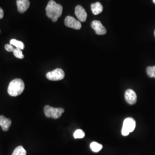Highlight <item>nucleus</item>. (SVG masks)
<instances>
[{
  "instance_id": "obj_1",
  "label": "nucleus",
  "mask_w": 155,
  "mask_h": 155,
  "mask_svg": "<svg viewBox=\"0 0 155 155\" xmlns=\"http://www.w3.org/2000/svg\"><path fill=\"white\" fill-rule=\"evenodd\" d=\"M46 15L52 19L54 22L58 21L59 17L61 16L63 12V6L58 4L54 0H50L45 8Z\"/></svg>"
},
{
  "instance_id": "obj_8",
  "label": "nucleus",
  "mask_w": 155,
  "mask_h": 155,
  "mask_svg": "<svg viewBox=\"0 0 155 155\" xmlns=\"http://www.w3.org/2000/svg\"><path fill=\"white\" fill-rule=\"evenodd\" d=\"M91 27L98 35H103L106 33V29L100 21L94 20L91 22Z\"/></svg>"
},
{
  "instance_id": "obj_22",
  "label": "nucleus",
  "mask_w": 155,
  "mask_h": 155,
  "mask_svg": "<svg viewBox=\"0 0 155 155\" xmlns=\"http://www.w3.org/2000/svg\"></svg>"
},
{
  "instance_id": "obj_18",
  "label": "nucleus",
  "mask_w": 155,
  "mask_h": 155,
  "mask_svg": "<svg viewBox=\"0 0 155 155\" xmlns=\"http://www.w3.org/2000/svg\"><path fill=\"white\" fill-rule=\"evenodd\" d=\"M13 55L16 57L18 59H23L24 58V55L22 54V50L20 48H15L13 51Z\"/></svg>"
},
{
  "instance_id": "obj_5",
  "label": "nucleus",
  "mask_w": 155,
  "mask_h": 155,
  "mask_svg": "<svg viewBox=\"0 0 155 155\" xmlns=\"http://www.w3.org/2000/svg\"><path fill=\"white\" fill-rule=\"evenodd\" d=\"M65 76L64 71L61 68H56L55 70L48 72L46 74V77L50 81H57L62 80Z\"/></svg>"
},
{
  "instance_id": "obj_20",
  "label": "nucleus",
  "mask_w": 155,
  "mask_h": 155,
  "mask_svg": "<svg viewBox=\"0 0 155 155\" xmlns=\"http://www.w3.org/2000/svg\"><path fill=\"white\" fill-rule=\"evenodd\" d=\"M4 15V13L3 9L1 8H0V19H2L3 18Z\"/></svg>"
},
{
  "instance_id": "obj_16",
  "label": "nucleus",
  "mask_w": 155,
  "mask_h": 155,
  "mask_svg": "<svg viewBox=\"0 0 155 155\" xmlns=\"http://www.w3.org/2000/svg\"><path fill=\"white\" fill-rule=\"evenodd\" d=\"M85 136L84 132L81 129H77L74 133V137L75 139H82Z\"/></svg>"
},
{
  "instance_id": "obj_13",
  "label": "nucleus",
  "mask_w": 155,
  "mask_h": 155,
  "mask_svg": "<svg viewBox=\"0 0 155 155\" xmlns=\"http://www.w3.org/2000/svg\"><path fill=\"white\" fill-rule=\"evenodd\" d=\"M10 45L15 46L17 48L22 50L24 49V44L21 41H18L16 39H11L10 41Z\"/></svg>"
},
{
  "instance_id": "obj_19",
  "label": "nucleus",
  "mask_w": 155,
  "mask_h": 155,
  "mask_svg": "<svg viewBox=\"0 0 155 155\" xmlns=\"http://www.w3.org/2000/svg\"><path fill=\"white\" fill-rule=\"evenodd\" d=\"M5 48L8 52H13L15 50L13 46L11 45H5Z\"/></svg>"
},
{
  "instance_id": "obj_2",
  "label": "nucleus",
  "mask_w": 155,
  "mask_h": 155,
  "mask_svg": "<svg viewBox=\"0 0 155 155\" xmlns=\"http://www.w3.org/2000/svg\"><path fill=\"white\" fill-rule=\"evenodd\" d=\"M25 84L21 79H15L9 83L8 93L12 97H16L22 93L24 90Z\"/></svg>"
},
{
  "instance_id": "obj_14",
  "label": "nucleus",
  "mask_w": 155,
  "mask_h": 155,
  "mask_svg": "<svg viewBox=\"0 0 155 155\" xmlns=\"http://www.w3.org/2000/svg\"><path fill=\"white\" fill-rule=\"evenodd\" d=\"M90 147L91 150L94 152H98L102 148V145L97 142H92Z\"/></svg>"
},
{
  "instance_id": "obj_21",
  "label": "nucleus",
  "mask_w": 155,
  "mask_h": 155,
  "mask_svg": "<svg viewBox=\"0 0 155 155\" xmlns=\"http://www.w3.org/2000/svg\"><path fill=\"white\" fill-rule=\"evenodd\" d=\"M153 2L155 4V0H153Z\"/></svg>"
},
{
  "instance_id": "obj_10",
  "label": "nucleus",
  "mask_w": 155,
  "mask_h": 155,
  "mask_svg": "<svg viewBox=\"0 0 155 155\" xmlns=\"http://www.w3.org/2000/svg\"><path fill=\"white\" fill-rule=\"evenodd\" d=\"M17 10L20 13H23L27 11L30 5L29 0H17Z\"/></svg>"
},
{
  "instance_id": "obj_12",
  "label": "nucleus",
  "mask_w": 155,
  "mask_h": 155,
  "mask_svg": "<svg viewBox=\"0 0 155 155\" xmlns=\"http://www.w3.org/2000/svg\"><path fill=\"white\" fill-rule=\"evenodd\" d=\"M91 9L94 15H99L103 11V6L99 2H97L95 3L92 4L91 5Z\"/></svg>"
},
{
  "instance_id": "obj_4",
  "label": "nucleus",
  "mask_w": 155,
  "mask_h": 155,
  "mask_svg": "<svg viewBox=\"0 0 155 155\" xmlns=\"http://www.w3.org/2000/svg\"><path fill=\"white\" fill-rule=\"evenodd\" d=\"M136 127V121L132 118H127L123 122L121 133L122 136H127L132 132Z\"/></svg>"
},
{
  "instance_id": "obj_17",
  "label": "nucleus",
  "mask_w": 155,
  "mask_h": 155,
  "mask_svg": "<svg viewBox=\"0 0 155 155\" xmlns=\"http://www.w3.org/2000/svg\"><path fill=\"white\" fill-rule=\"evenodd\" d=\"M147 75L150 78H155V66L148 67L147 68Z\"/></svg>"
},
{
  "instance_id": "obj_7",
  "label": "nucleus",
  "mask_w": 155,
  "mask_h": 155,
  "mask_svg": "<svg viewBox=\"0 0 155 155\" xmlns=\"http://www.w3.org/2000/svg\"><path fill=\"white\" fill-rule=\"evenodd\" d=\"M75 13L78 19L81 22H84L87 18V13L82 6L78 5L75 7Z\"/></svg>"
},
{
  "instance_id": "obj_15",
  "label": "nucleus",
  "mask_w": 155,
  "mask_h": 155,
  "mask_svg": "<svg viewBox=\"0 0 155 155\" xmlns=\"http://www.w3.org/2000/svg\"><path fill=\"white\" fill-rule=\"evenodd\" d=\"M27 152L22 146H18L14 150L12 155H26Z\"/></svg>"
},
{
  "instance_id": "obj_3",
  "label": "nucleus",
  "mask_w": 155,
  "mask_h": 155,
  "mask_svg": "<svg viewBox=\"0 0 155 155\" xmlns=\"http://www.w3.org/2000/svg\"><path fill=\"white\" fill-rule=\"evenodd\" d=\"M44 112L45 116L47 118L58 119L61 117V114L64 112V110L63 108H55L49 105H46L45 106Z\"/></svg>"
},
{
  "instance_id": "obj_6",
  "label": "nucleus",
  "mask_w": 155,
  "mask_h": 155,
  "mask_svg": "<svg viewBox=\"0 0 155 155\" xmlns=\"http://www.w3.org/2000/svg\"><path fill=\"white\" fill-rule=\"evenodd\" d=\"M64 24L67 27L73 28L75 29H80L82 27L81 23L77 21L73 17L67 16L64 20Z\"/></svg>"
},
{
  "instance_id": "obj_11",
  "label": "nucleus",
  "mask_w": 155,
  "mask_h": 155,
  "mask_svg": "<svg viewBox=\"0 0 155 155\" xmlns=\"http://www.w3.org/2000/svg\"><path fill=\"white\" fill-rule=\"evenodd\" d=\"M12 121L11 119L7 118L1 115L0 116V126L2 127V129L6 132L9 130V128L11 126Z\"/></svg>"
},
{
  "instance_id": "obj_9",
  "label": "nucleus",
  "mask_w": 155,
  "mask_h": 155,
  "mask_svg": "<svg viewBox=\"0 0 155 155\" xmlns=\"http://www.w3.org/2000/svg\"><path fill=\"white\" fill-rule=\"evenodd\" d=\"M125 98L127 102L130 105H134L137 102V95L132 89H128L126 91Z\"/></svg>"
}]
</instances>
